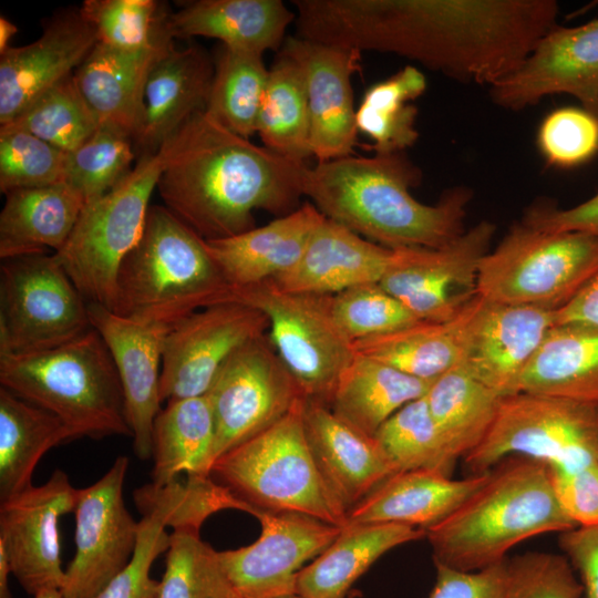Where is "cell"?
<instances>
[{
	"mask_svg": "<svg viewBox=\"0 0 598 598\" xmlns=\"http://www.w3.org/2000/svg\"><path fill=\"white\" fill-rule=\"evenodd\" d=\"M299 38L408 58L489 86L557 27L555 0H295Z\"/></svg>",
	"mask_w": 598,
	"mask_h": 598,
	"instance_id": "cell-1",
	"label": "cell"
},
{
	"mask_svg": "<svg viewBox=\"0 0 598 598\" xmlns=\"http://www.w3.org/2000/svg\"><path fill=\"white\" fill-rule=\"evenodd\" d=\"M162 147L156 189L165 207L206 240L254 228L256 209L287 215L303 196L306 163L252 144L206 111Z\"/></svg>",
	"mask_w": 598,
	"mask_h": 598,
	"instance_id": "cell-2",
	"label": "cell"
},
{
	"mask_svg": "<svg viewBox=\"0 0 598 598\" xmlns=\"http://www.w3.org/2000/svg\"><path fill=\"white\" fill-rule=\"evenodd\" d=\"M420 181L404 152L349 155L307 165L302 195L324 217L384 247L437 248L465 231L471 193L458 187L426 205L410 193Z\"/></svg>",
	"mask_w": 598,
	"mask_h": 598,
	"instance_id": "cell-3",
	"label": "cell"
},
{
	"mask_svg": "<svg viewBox=\"0 0 598 598\" xmlns=\"http://www.w3.org/2000/svg\"><path fill=\"white\" fill-rule=\"evenodd\" d=\"M575 527L555 495L549 467L509 456L457 509L427 528L425 538L435 565L475 571L507 559L528 538Z\"/></svg>",
	"mask_w": 598,
	"mask_h": 598,
	"instance_id": "cell-4",
	"label": "cell"
},
{
	"mask_svg": "<svg viewBox=\"0 0 598 598\" xmlns=\"http://www.w3.org/2000/svg\"><path fill=\"white\" fill-rule=\"evenodd\" d=\"M229 290L205 239L167 207L151 205L141 238L120 266L113 311L171 329L224 302Z\"/></svg>",
	"mask_w": 598,
	"mask_h": 598,
	"instance_id": "cell-5",
	"label": "cell"
},
{
	"mask_svg": "<svg viewBox=\"0 0 598 598\" xmlns=\"http://www.w3.org/2000/svg\"><path fill=\"white\" fill-rule=\"evenodd\" d=\"M0 383L56 415L72 440L132 436L117 370L93 327L51 349L0 352Z\"/></svg>",
	"mask_w": 598,
	"mask_h": 598,
	"instance_id": "cell-6",
	"label": "cell"
},
{
	"mask_svg": "<svg viewBox=\"0 0 598 598\" xmlns=\"http://www.w3.org/2000/svg\"><path fill=\"white\" fill-rule=\"evenodd\" d=\"M303 400L218 457L210 476L258 512L300 513L343 527L347 512L323 482L306 439Z\"/></svg>",
	"mask_w": 598,
	"mask_h": 598,
	"instance_id": "cell-7",
	"label": "cell"
},
{
	"mask_svg": "<svg viewBox=\"0 0 598 598\" xmlns=\"http://www.w3.org/2000/svg\"><path fill=\"white\" fill-rule=\"evenodd\" d=\"M164 159L163 147L138 155L124 178L85 204L69 239L53 252L87 303L114 310L118 269L142 236Z\"/></svg>",
	"mask_w": 598,
	"mask_h": 598,
	"instance_id": "cell-8",
	"label": "cell"
},
{
	"mask_svg": "<svg viewBox=\"0 0 598 598\" xmlns=\"http://www.w3.org/2000/svg\"><path fill=\"white\" fill-rule=\"evenodd\" d=\"M597 270V237L544 231L522 221L482 259L477 296L493 303L558 310Z\"/></svg>",
	"mask_w": 598,
	"mask_h": 598,
	"instance_id": "cell-9",
	"label": "cell"
},
{
	"mask_svg": "<svg viewBox=\"0 0 598 598\" xmlns=\"http://www.w3.org/2000/svg\"><path fill=\"white\" fill-rule=\"evenodd\" d=\"M509 456L529 457L553 471L598 463V405L528 392L502 398L489 432L463 462L473 475Z\"/></svg>",
	"mask_w": 598,
	"mask_h": 598,
	"instance_id": "cell-10",
	"label": "cell"
},
{
	"mask_svg": "<svg viewBox=\"0 0 598 598\" xmlns=\"http://www.w3.org/2000/svg\"><path fill=\"white\" fill-rule=\"evenodd\" d=\"M261 311L267 337L305 399L329 404L336 385L353 360V341L331 311V295L285 291L272 280L230 287L224 302Z\"/></svg>",
	"mask_w": 598,
	"mask_h": 598,
	"instance_id": "cell-11",
	"label": "cell"
},
{
	"mask_svg": "<svg viewBox=\"0 0 598 598\" xmlns=\"http://www.w3.org/2000/svg\"><path fill=\"white\" fill-rule=\"evenodd\" d=\"M91 327L87 302L54 254L1 260L0 352L51 349Z\"/></svg>",
	"mask_w": 598,
	"mask_h": 598,
	"instance_id": "cell-12",
	"label": "cell"
},
{
	"mask_svg": "<svg viewBox=\"0 0 598 598\" xmlns=\"http://www.w3.org/2000/svg\"><path fill=\"white\" fill-rule=\"evenodd\" d=\"M205 395L215 422L214 463L279 421L303 399L267 333L236 350Z\"/></svg>",
	"mask_w": 598,
	"mask_h": 598,
	"instance_id": "cell-13",
	"label": "cell"
},
{
	"mask_svg": "<svg viewBox=\"0 0 598 598\" xmlns=\"http://www.w3.org/2000/svg\"><path fill=\"white\" fill-rule=\"evenodd\" d=\"M495 230L483 220L437 248H395L379 283L420 321H448L477 296L480 265Z\"/></svg>",
	"mask_w": 598,
	"mask_h": 598,
	"instance_id": "cell-14",
	"label": "cell"
},
{
	"mask_svg": "<svg viewBox=\"0 0 598 598\" xmlns=\"http://www.w3.org/2000/svg\"><path fill=\"white\" fill-rule=\"evenodd\" d=\"M128 465L126 456H117L95 483L78 488L75 553L65 569L64 598H95L132 558L138 522L123 497Z\"/></svg>",
	"mask_w": 598,
	"mask_h": 598,
	"instance_id": "cell-15",
	"label": "cell"
},
{
	"mask_svg": "<svg viewBox=\"0 0 598 598\" xmlns=\"http://www.w3.org/2000/svg\"><path fill=\"white\" fill-rule=\"evenodd\" d=\"M268 328L261 311L234 301L205 307L182 319L163 343L162 402L205 395L227 359L265 336Z\"/></svg>",
	"mask_w": 598,
	"mask_h": 598,
	"instance_id": "cell-16",
	"label": "cell"
},
{
	"mask_svg": "<svg viewBox=\"0 0 598 598\" xmlns=\"http://www.w3.org/2000/svg\"><path fill=\"white\" fill-rule=\"evenodd\" d=\"M261 533L238 549L218 551L241 598H278L296 594L298 573L340 534V526L293 512L260 511Z\"/></svg>",
	"mask_w": 598,
	"mask_h": 598,
	"instance_id": "cell-17",
	"label": "cell"
},
{
	"mask_svg": "<svg viewBox=\"0 0 598 598\" xmlns=\"http://www.w3.org/2000/svg\"><path fill=\"white\" fill-rule=\"evenodd\" d=\"M76 495L66 473L56 468L44 484L0 503V546L11 574L31 596L63 586L59 522L74 512Z\"/></svg>",
	"mask_w": 598,
	"mask_h": 598,
	"instance_id": "cell-18",
	"label": "cell"
},
{
	"mask_svg": "<svg viewBox=\"0 0 598 598\" xmlns=\"http://www.w3.org/2000/svg\"><path fill=\"white\" fill-rule=\"evenodd\" d=\"M561 93L598 115V18L555 27L515 71L489 86L492 101L513 111Z\"/></svg>",
	"mask_w": 598,
	"mask_h": 598,
	"instance_id": "cell-19",
	"label": "cell"
},
{
	"mask_svg": "<svg viewBox=\"0 0 598 598\" xmlns=\"http://www.w3.org/2000/svg\"><path fill=\"white\" fill-rule=\"evenodd\" d=\"M555 311L477 296L461 364L499 396L518 393L525 370L556 324Z\"/></svg>",
	"mask_w": 598,
	"mask_h": 598,
	"instance_id": "cell-20",
	"label": "cell"
},
{
	"mask_svg": "<svg viewBox=\"0 0 598 598\" xmlns=\"http://www.w3.org/2000/svg\"><path fill=\"white\" fill-rule=\"evenodd\" d=\"M281 53L301 69L310 117V151L317 163L353 155L358 128L351 79L361 52L289 37Z\"/></svg>",
	"mask_w": 598,
	"mask_h": 598,
	"instance_id": "cell-21",
	"label": "cell"
},
{
	"mask_svg": "<svg viewBox=\"0 0 598 598\" xmlns=\"http://www.w3.org/2000/svg\"><path fill=\"white\" fill-rule=\"evenodd\" d=\"M97 43L80 8L54 13L33 42L0 53V126L71 76Z\"/></svg>",
	"mask_w": 598,
	"mask_h": 598,
	"instance_id": "cell-22",
	"label": "cell"
},
{
	"mask_svg": "<svg viewBox=\"0 0 598 598\" xmlns=\"http://www.w3.org/2000/svg\"><path fill=\"white\" fill-rule=\"evenodd\" d=\"M91 326L113 358L123 388L134 453L152 457V431L161 411L159 378L164 339L169 328L122 317L99 303H87Z\"/></svg>",
	"mask_w": 598,
	"mask_h": 598,
	"instance_id": "cell-23",
	"label": "cell"
},
{
	"mask_svg": "<svg viewBox=\"0 0 598 598\" xmlns=\"http://www.w3.org/2000/svg\"><path fill=\"white\" fill-rule=\"evenodd\" d=\"M302 420L320 475L347 515L398 472L374 436L337 416L327 404L305 399Z\"/></svg>",
	"mask_w": 598,
	"mask_h": 598,
	"instance_id": "cell-24",
	"label": "cell"
},
{
	"mask_svg": "<svg viewBox=\"0 0 598 598\" xmlns=\"http://www.w3.org/2000/svg\"><path fill=\"white\" fill-rule=\"evenodd\" d=\"M133 497L142 515L134 553L95 598H159L161 581L151 577V568L169 547L166 528L198 527L205 519V493L192 480L177 478L164 486L146 484L136 488Z\"/></svg>",
	"mask_w": 598,
	"mask_h": 598,
	"instance_id": "cell-25",
	"label": "cell"
},
{
	"mask_svg": "<svg viewBox=\"0 0 598 598\" xmlns=\"http://www.w3.org/2000/svg\"><path fill=\"white\" fill-rule=\"evenodd\" d=\"M392 259L393 249L324 217L297 264L272 281L285 291L336 295L355 286L380 282Z\"/></svg>",
	"mask_w": 598,
	"mask_h": 598,
	"instance_id": "cell-26",
	"label": "cell"
},
{
	"mask_svg": "<svg viewBox=\"0 0 598 598\" xmlns=\"http://www.w3.org/2000/svg\"><path fill=\"white\" fill-rule=\"evenodd\" d=\"M215 64L198 45L172 44L154 64L144 116L134 137L137 156L157 152L194 115L206 111Z\"/></svg>",
	"mask_w": 598,
	"mask_h": 598,
	"instance_id": "cell-27",
	"label": "cell"
},
{
	"mask_svg": "<svg viewBox=\"0 0 598 598\" xmlns=\"http://www.w3.org/2000/svg\"><path fill=\"white\" fill-rule=\"evenodd\" d=\"M323 218L308 200L264 226L205 241L229 286L244 287L272 280L291 269Z\"/></svg>",
	"mask_w": 598,
	"mask_h": 598,
	"instance_id": "cell-28",
	"label": "cell"
},
{
	"mask_svg": "<svg viewBox=\"0 0 598 598\" xmlns=\"http://www.w3.org/2000/svg\"><path fill=\"white\" fill-rule=\"evenodd\" d=\"M489 476L461 480L435 471H400L352 507L347 524H401L426 530L457 509Z\"/></svg>",
	"mask_w": 598,
	"mask_h": 598,
	"instance_id": "cell-29",
	"label": "cell"
},
{
	"mask_svg": "<svg viewBox=\"0 0 598 598\" xmlns=\"http://www.w3.org/2000/svg\"><path fill=\"white\" fill-rule=\"evenodd\" d=\"M171 45L130 51L96 43L73 75L100 125L116 127L134 141L144 116L150 73Z\"/></svg>",
	"mask_w": 598,
	"mask_h": 598,
	"instance_id": "cell-30",
	"label": "cell"
},
{
	"mask_svg": "<svg viewBox=\"0 0 598 598\" xmlns=\"http://www.w3.org/2000/svg\"><path fill=\"white\" fill-rule=\"evenodd\" d=\"M296 13L280 0H195L171 12V37L214 38L224 47L264 55L281 47Z\"/></svg>",
	"mask_w": 598,
	"mask_h": 598,
	"instance_id": "cell-31",
	"label": "cell"
},
{
	"mask_svg": "<svg viewBox=\"0 0 598 598\" xmlns=\"http://www.w3.org/2000/svg\"><path fill=\"white\" fill-rule=\"evenodd\" d=\"M421 528L401 524H346L338 537L297 576L303 598H346L352 585L385 553L425 538Z\"/></svg>",
	"mask_w": 598,
	"mask_h": 598,
	"instance_id": "cell-32",
	"label": "cell"
},
{
	"mask_svg": "<svg viewBox=\"0 0 598 598\" xmlns=\"http://www.w3.org/2000/svg\"><path fill=\"white\" fill-rule=\"evenodd\" d=\"M0 213V258L59 251L69 239L84 206L83 197L65 183L8 192Z\"/></svg>",
	"mask_w": 598,
	"mask_h": 598,
	"instance_id": "cell-33",
	"label": "cell"
},
{
	"mask_svg": "<svg viewBox=\"0 0 598 598\" xmlns=\"http://www.w3.org/2000/svg\"><path fill=\"white\" fill-rule=\"evenodd\" d=\"M519 392L598 405V326L555 324L525 370Z\"/></svg>",
	"mask_w": 598,
	"mask_h": 598,
	"instance_id": "cell-34",
	"label": "cell"
},
{
	"mask_svg": "<svg viewBox=\"0 0 598 598\" xmlns=\"http://www.w3.org/2000/svg\"><path fill=\"white\" fill-rule=\"evenodd\" d=\"M477 296L453 319L419 321L409 327L353 342L354 352L406 374L434 380L462 363L468 323Z\"/></svg>",
	"mask_w": 598,
	"mask_h": 598,
	"instance_id": "cell-35",
	"label": "cell"
},
{
	"mask_svg": "<svg viewBox=\"0 0 598 598\" xmlns=\"http://www.w3.org/2000/svg\"><path fill=\"white\" fill-rule=\"evenodd\" d=\"M432 381L355 353L340 377L328 406L350 425L374 436L396 411L424 396Z\"/></svg>",
	"mask_w": 598,
	"mask_h": 598,
	"instance_id": "cell-36",
	"label": "cell"
},
{
	"mask_svg": "<svg viewBox=\"0 0 598 598\" xmlns=\"http://www.w3.org/2000/svg\"><path fill=\"white\" fill-rule=\"evenodd\" d=\"M215 422L206 395L168 401L152 431V484L167 485L187 476H210Z\"/></svg>",
	"mask_w": 598,
	"mask_h": 598,
	"instance_id": "cell-37",
	"label": "cell"
},
{
	"mask_svg": "<svg viewBox=\"0 0 598 598\" xmlns=\"http://www.w3.org/2000/svg\"><path fill=\"white\" fill-rule=\"evenodd\" d=\"M72 440L53 413L0 388V501L32 486L33 472L53 446Z\"/></svg>",
	"mask_w": 598,
	"mask_h": 598,
	"instance_id": "cell-38",
	"label": "cell"
},
{
	"mask_svg": "<svg viewBox=\"0 0 598 598\" xmlns=\"http://www.w3.org/2000/svg\"><path fill=\"white\" fill-rule=\"evenodd\" d=\"M425 400L451 451L463 458L489 432L502 396L458 364L432 381Z\"/></svg>",
	"mask_w": 598,
	"mask_h": 598,
	"instance_id": "cell-39",
	"label": "cell"
},
{
	"mask_svg": "<svg viewBox=\"0 0 598 598\" xmlns=\"http://www.w3.org/2000/svg\"><path fill=\"white\" fill-rule=\"evenodd\" d=\"M264 146L306 163L310 151V117L305 79L299 65L281 53L269 70L257 121Z\"/></svg>",
	"mask_w": 598,
	"mask_h": 598,
	"instance_id": "cell-40",
	"label": "cell"
},
{
	"mask_svg": "<svg viewBox=\"0 0 598 598\" xmlns=\"http://www.w3.org/2000/svg\"><path fill=\"white\" fill-rule=\"evenodd\" d=\"M426 89L424 74L406 65L389 79L371 85L355 111L359 133L372 143L369 150L388 154L404 152L419 138L417 109L411 102Z\"/></svg>",
	"mask_w": 598,
	"mask_h": 598,
	"instance_id": "cell-41",
	"label": "cell"
},
{
	"mask_svg": "<svg viewBox=\"0 0 598 598\" xmlns=\"http://www.w3.org/2000/svg\"><path fill=\"white\" fill-rule=\"evenodd\" d=\"M268 75L261 54L223 45L215 62L206 112L231 132L248 138L257 133Z\"/></svg>",
	"mask_w": 598,
	"mask_h": 598,
	"instance_id": "cell-42",
	"label": "cell"
},
{
	"mask_svg": "<svg viewBox=\"0 0 598 598\" xmlns=\"http://www.w3.org/2000/svg\"><path fill=\"white\" fill-rule=\"evenodd\" d=\"M374 437L398 472L425 470L452 476L458 460L434 422L425 395L396 411Z\"/></svg>",
	"mask_w": 598,
	"mask_h": 598,
	"instance_id": "cell-43",
	"label": "cell"
},
{
	"mask_svg": "<svg viewBox=\"0 0 598 598\" xmlns=\"http://www.w3.org/2000/svg\"><path fill=\"white\" fill-rule=\"evenodd\" d=\"M82 17L94 29L97 42L113 48L141 51L173 43L168 31L171 12L155 0H85Z\"/></svg>",
	"mask_w": 598,
	"mask_h": 598,
	"instance_id": "cell-44",
	"label": "cell"
},
{
	"mask_svg": "<svg viewBox=\"0 0 598 598\" xmlns=\"http://www.w3.org/2000/svg\"><path fill=\"white\" fill-rule=\"evenodd\" d=\"M159 598H241L199 529H173Z\"/></svg>",
	"mask_w": 598,
	"mask_h": 598,
	"instance_id": "cell-45",
	"label": "cell"
},
{
	"mask_svg": "<svg viewBox=\"0 0 598 598\" xmlns=\"http://www.w3.org/2000/svg\"><path fill=\"white\" fill-rule=\"evenodd\" d=\"M73 74L42 93L4 125L24 130L66 153L74 151L99 128L100 122Z\"/></svg>",
	"mask_w": 598,
	"mask_h": 598,
	"instance_id": "cell-46",
	"label": "cell"
},
{
	"mask_svg": "<svg viewBox=\"0 0 598 598\" xmlns=\"http://www.w3.org/2000/svg\"><path fill=\"white\" fill-rule=\"evenodd\" d=\"M135 159L132 136L116 127L100 125L85 142L68 153L64 183L87 204L124 178Z\"/></svg>",
	"mask_w": 598,
	"mask_h": 598,
	"instance_id": "cell-47",
	"label": "cell"
},
{
	"mask_svg": "<svg viewBox=\"0 0 598 598\" xmlns=\"http://www.w3.org/2000/svg\"><path fill=\"white\" fill-rule=\"evenodd\" d=\"M68 153L12 126H0V190L35 188L65 181Z\"/></svg>",
	"mask_w": 598,
	"mask_h": 598,
	"instance_id": "cell-48",
	"label": "cell"
},
{
	"mask_svg": "<svg viewBox=\"0 0 598 598\" xmlns=\"http://www.w3.org/2000/svg\"><path fill=\"white\" fill-rule=\"evenodd\" d=\"M331 311L341 330L353 342L420 321L379 282L355 286L331 295Z\"/></svg>",
	"mask_w": 598,
	"mask_h": 598,
	"instance_id": "cell-49",
	"label": "cell"
},
{
	"mask_svg": "<svg viewBox=\"0 0 598 598\" xmlns=\"http://www.w3.org/2000/svg\"><path fill=\"white\" fill-rule=\"evenodd\" d=\"M537 144L549 165L585 164L598 153V115L584 107L556 109L540 123Z\"/></svg>",
	"mask_w": 598,
	"mask_h": 598,
	"instance_id": "cell-50",
	"label": "cell"
},
{
	"mask_svg": "<svg viewBox=\"0 0 598 598\" xmlns=\"http://www.w3.org/2000/svg\"><path fill=\"white\" fill-rule=\"evenodd\" d=\"M581 594L565 555L529 551L507 559L506 598H580Z\"/></svg>",
	"mask_w": 598,
	"mask_h": 598,
	"instance_id": "cell-51",
	"label": "cell"
},
{
	"mask_svg": "<svg viewBox=\"0 0 598 598\" xmlns=\"http://www.w3.org/2000/svg\"><path fill=\"white\" fill-rule=\"evenodd\" d=\"M549 473L558 503L571 522L577 527L598 526V463Z\"/></svg>",
	"mask_w": 598,
	"mask_h": 598,
	"instance_id": "cell-52",
	"label": "cell"
},
{
	"mask_svg": "<svg viewBox=\"0 0 598 598\" xmlns=\"http://www.w3.org/2000/svg\"><path fill=\"white\" fill-rule=\"evenodd\" d=\"M506 563L475 571L435 565L436 581L427 598H506Z\"/></svg>",
	"mask_w": 598,
	"mask_h": 598,
	"instance_id": "cell-53",
	"label": "cell"
},
{
	"mask_svg": "<svg viewBox=\"0 0 598 598\" xmlns=\"http://www.w3.org/2000/svg\"><path fill=\"white\" fill-rule=\"evenodd\" d=\"M523 221L544 231H581L598 238V194L566 209L548 205L533 206Z\"/></svg>",
	"mask_w": 598,
	"mask_h": 598,
	"instance_id": "cell-54",
	"label": "cell"
},
{
	"mask_svg": "<svg viewBox=\"0 0 598 598\" xmlns=\"http://www.w3.org/2000/svg\"><path fill=\"white\" fill-rule=\"evenodd\" d=\"M559 546L580 576L585 598H598V526L560 533Z\"/></svg>",
	"mask_w": 598,
	"mask_h": 598,
	"instance_id": "cell-55",
	"label": "cell"
},
{
	"mask_svg": "<svg viewBox=\"0 0 598 598\" xmlns=\"http://www.w3.org/2000/svg\"><path fill=\"white\" fill-rule=\"evenodd\" d=\"M555 319L556 324L598 326V270L565 306L555 311Z\"/></svg>",
	"mask_w": 598,
	"mask_h": 598,
	"instance_id": "cell-56",
	"label": "cell"
},
{
	"mask_svg": "<svg viewBox=\"0 0 598 598\" xmlns=\"http://www.w3.org/2000/svg\"><path fill=\"white\" fill-rule=\"evenodd\" d=\"M11 573L9 559L3 547L0 546V598H13L9 588V574Z\"/></svg>",
	"mask_w": 598,
	"mask_h": 598,
	"instance_id": "cell-57",
	"label": "cell"
},
{
	"mask_svg": "<svg viewBox=\"0 0 598 598\" xmlns=\"http://www.w3.org/2000/svg\"><path fill=\"white\" fill-rule=\"evenodd\" d=\"M18 32L17 25L6 18L0 16V53L10 48V41L12 37Z\"/></svg>",
	"mask_w": 598,
	"mask_h": 598,
	"instance_id": "cell-58",
	"label": "cell"
},
{
	"mask_svg": "<svg viewBox=\"0 0 598 598\" xmlns=\"http://www.w3.org/2000/svg\"><path fill=\"white\" fill-rule=\"evenodd\" d=\"M32 598H64L60 589H47L32 596Z\"/></svg>",
	"mask_w": 598,
	"mask_h": 598,
	"instance_id": "cell-59",
	"label": "cell"
},
{
	"mask_svg": "<svg viewBox=\"0 0 598 598\" xmlns=\"http://www.w3.org/2000/svg\"><path fill=\"white\" fill-rule=\"evenodd\" d=\"M278 598H303V597H301L298 594H292V595H287V596H282V597H278Z\"/></svg>",
	"mask_w": 598,
	"mask_h": 598,
	"instance_id": "cell-60",
	"label": "cell"
}]
</instances>
